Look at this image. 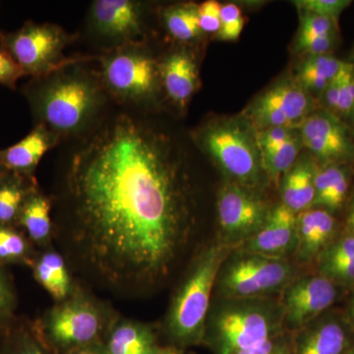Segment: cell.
<instances>
[{"mask_svg":"<svg viewBox=\"0 0 354 354\" xmlns=\"http://www.w3.org/2000/svg\"><path fill=\"white\" fill-rule=\"evenodd\" d=\"M37 188L34 177L6 169L0 174V225L15 227L25 202Z\"/></svg>","mask_w":354,"mask_h":354,"instance_id":"23","label":"cell"},{"mask_svg":"<svg viewBox=\"0 0 354 354\" xmlns=\"http://www.w3.org/2000/svg\"><path fill=\"white\" fill-rule=\"evenodd\" d=\"M291 333L283 332L266 341L230 354H290Z\"/></svg>","mask_w":354,"mask_h":354,"instance_id":"34","label":"cell"},{"mask_svg":"<svg viewBox=\"0 0 354 354\" xmlns=\"http://www.w3.org/2000/svg\"><path fill=\"white\" fill-rule=\"evenodd\" d=\"M88 20L90 32L109 50L143 44L145 39V4L140 1L97 0L91 6Z\"/></svg>","mask_w":354,"mask_h":354,"instance_id":"12","label":"cell"},{"mask_svg":"<svg viewBox=\"0 0 354 354\" xmlns=\"http://www.w3.org/2000/svg\"><path fill=\"white\" fill-rule=\"evenodd\" d=\"M3 171H4V169H3V167H2L1 164H0V174H1V172Z\"/></svg>","mask_w":354,"mask_h":354,"instance_id":"46","label":"cell"},{"mask_svg":"<svg viewBox=\"0 0 354 354\" xmlns=\"http://www.w3.org/2000/svg\"><path fill=\"white\" fill-rule=\"evenodd\" d=\"M346 62L330 53L307 55L298 67L297 82L314 97H322L329 84L341 71Z\"/></svg>","mask_w":354,"mask_h":354,"instance_id":"25","label":"cell"},{"mask_svg":"<svg viewBox=\"0 0 354 354\" xmlns=\"http://www.w3.org/2000/svg\"><path fill=\"white\" fill-rule=\"evenodd\" d=\"M295 248L297 214L283 203L272 207L269 218L257 234L237 247L249 252L290 260H292Z\"/></svg>","mask_w":354,"mask_h":354,"instance_id":"15","label":"cell"},{"mask_svg":"<svg viewBox=\"0 0 354 354\" xmlns=\"http://www.w3.org/2000/svg\"><path fill=\"white\" fill-rule=\"evenodd\" d=\"M158 67L165 95L177 108H186L200 85L195 57L184 48L174 50L158 62Z\"/></svg>","mask_w":354,"mask_h":354,"instance_id":"17","label":"cell"},{"mask_svg":"<svg viewBox=\"0 0 354 354\" xmlns=\"http://www.w3.org/2000/svg\"><path fill=\"white\" fill-rule=\"evenodd\" d=\"M266 94L283 109L295 129L299 130L310 114L316 111L315 97L297 81H283L266 91Z\"/></svg>","mask_w":354,"mask_h":354,"instance_id":"24","label":"cell"},{"mask_svg":"<svg viewBox=\"0 0 354 354\" xmlns=\"http://www.w3.org/2000/svg\"><path fill=\"white\" fill-rule=\"evenodd\" d=\"M0 354H51L39 341L32 324L9 322L0 327Z\"/></svg>","mask_w":354,"mask_h":354,"instance_id":"27","label":"cell"},{"mask_svg":"<svg viewBox=\"0 0 354 354\" xmlns=\"http://www.w3.org/2000/svg\"><path fill=\"white\" fill-rule=\"evenodd\" d=\"M35 279L48 291L55 302L68 297L75 288L64 256L57 250L46 248L35 257L31 265Z\"/></svg>","mask_w":354,"mask_h":354,"instance_id":"21","label":"cell"},{"mask_svg":"<svg viewBox=\"0 0 354 354\" xmlns=\"http://www.w3.org/2000/svg\"><path fill=\"white\" fill-rule=\"evenodd\" d=\"M65 354H108L104 348V344H94L86 348L75 349Z\"/></svg>","mask_w":354,"mask_h":354,"instance_id":"41","label":"cell"},{"mask_svg":"<svg viewBox=\"0 0 354 354\" xmlns=\"http://www.w3.org/2000/svg\"><path fill=\"white\" fill-rule=\"evenodd\" d=\"M71 41V35L50 23L28 22L17 31L0 34V48L13 57L25 75L35 79L82 62L81 58L65 57L64 51Z\"/></svg>","mask_w":354,"mask_h":354,"instance_id":"9","label":"cell"},{"mask_svg":"<svg viewBox=\"0 0 354 354\" xmlns=\"http://www.w3.org/2000/svg\"><path fill=\"white\" fill-rule=\"evenodd\" d=\"M162 19L169 34L180 43H192L202 36L197 4L178 3L167 7L162 10Z\"/></svg>","mask_w":354,"mask_h":354,"instance_id":"26","label":"cell"},{"mask_svg":"<svg viewBox=\"0 0 354 354\" xmlns=\"http://www.w3.org/2000/svg\"><path fill=\"white\" fill-rule=\"evenodd\" d=\"M302 12L316 14L324 17L339 19L344 9L351 6L348 0H301L295 2Z\"/></svg>","mask_w":354,"mask_h":354,"instance_id":"32","label":"cell"},{"mask_svg":"<svg viewBox=\"0 0 354 354\" xmlns=\"http://www.w3.org/2000/svg\"><path fill=\"white\" fill-rule=\"evenodd\" d=\"M349 291L316 271L302 272L279 295L283 326L295 333L332 309Z\"/></svg>","mask_w":354,"mask_h":354,"instance_id":"11","label":"cell"},{"mask_svg":"<svg viewBox=\"0 0 354 354\" xmlns=\"http://www.w3.org/2000/svg\"><path fill=\"white\" fill-rule=\"evenodd\" d=\"M348 297V301H346L344 310L346 312V317H348L349 323L353 326L354 330V288L349 291Z\"/></svg>","mask_w":354,"mask_h":354,"instance_id":"42","label":"cell"},{"mask_svg":"<svg viewBox=\"0 0 354 354\" xmlns=\"http://www.w3.org/2000/svg\"><path fill=\"white\" fill-rule=\"evenodd\" d=\"M302 141L300 132L281 145L261 152L263 169L269 180L279 184L283 176L297 162L298 155L301 150Z\"/></svg>","mask_w":354,"mask_h":354,"instance_id":"28","label":"cell"},{"mask_svg":"<svg viewBox=\"0 0 354 354\" xmlns=\"http://www.w3.org/2000/svg\"><path fill=\"white\" fill-rule=\"evenodd\" d=\"M118 315L102 300L78 285L68 297L44 312L32 329L51 354L104 344Z\"/></svg>","mask_w":354,"mask_h":354,"instance_id":"5","label":"cell"},{"mask_svg":"<svg viewBox=\"0 0 354 354\" xmlns=\"http://www.w3.org/2000/svg\"><path fill=\"white\" fill-rule=\"evenodd\" d=\"M272 207L262 191L227 181L216 197V241L235 249L259 232Z\"/></svg>","mask_w":354,"mask_h":354,"instance_id":"10","label":"cell"},{"mask_svg":"<svg viewBox=\"0 0 354 354\" xmlns=\"http://www.w3.org/2000/svg\"><path fill=\"white\" fill-rule=\"evenodd\" d=\"M299 130L286 127H274L257 131V142L260 152L270 150L297 136Z\"/></svg>","mask_w":354,"mask_h":354,"instance_id":"38","label":"cell"},{"mask_svg":"<svg viewBox=\"0 0 354 354\" xmlns=\"http://www.w3.org/2000/svg\"><path fill=\"white\" fill-rule=\"evenodd\" d=\"M283 332L279 297L216 298L207 317L203 346L213 354H230Z\"/></svg>","mask_w":354,"mask_h":354,"instance_id":"4","label":"cell"},{"mask_svg":"<svg viewBox=\"0 0 354 354\" xmlns=\"http://www.w3.org/2000/svg\"><path fill=\"white\" fill-rule=\"evenodd\" d=\"M24 75V72L13 57L0 48V85L15 88L17 81Z\"/></svg>","mask_w":354,"mask_h":354,"instance_id":"39","label":"cell"},{"mask_svg":"<svg viewBox=\"0 0 354 354\" xmlns=\"http://www.w3.org/2000/svg\"><path fill=\"white\" fill-rule=\"evenodd\" d=\"M339 234V223L328 209L313 207L300 212L297 215V248L293 262L299 267L315 264Z\"/></svg>","mask_w":354,"mask_h":354,"instance_id":"16","label":"cell"},{"mask_svg":"<svg viewBox=\"0 0 354 354\" xmlns=\"http://www.w3.org/2000/svg\"><path fill=\"white\" fill-rule=\"evenodd\" d=\"M102 344L108 354H153L164 346L157 328L120 316L109 328Z\"/></svg>","mask_w":354,"mask_h":354,"instance_id":"18","label":"cell"},{"mask_svg":"<svg viewBox=\"0 0 354 354\" xmlns=\"http://www.w3.org/2000/svg\"><path fill=\"white\" fill-rule=\"evenodd\" d=\"M57 142V137L44 125L37 124L18 143L0 151V164L6 171L32 177L44 153Z\"/></svg>","mask_w":354,"mask_h":354,"instance_id":"19","label":"cell"},{"mask_svg":"<svg viewBox=\"0 0 354 354\" xmlns=\"http://www.w3.org/2000/svg\"><path fill=\"white\" fill-rule=\"evenodd\" d=\"M302 272L292 260L234 249L216 277V298L279 297Z\"/></svg>","mask_w":354,"mask_h":354,"instance_id":"7","label":"cell"},{"mask_svg":"<svg viewBox=\"0 0 354 354\" xmlns=\"http://www.w3.org/2000/svg\"><path fill=\"white\" fill-rule=\"evenodd\" d=\"M100 78L106 94L134 106L151 101L160 86V67L143 44L108 50L100 57Z\"/></svg>","mask_w":354,"mask_h":354,"instance_id":"8","label":"cell"},{"mask_svg":"<svg viewBox=\"0 0 354 354\" xmlns=\"http://www.w3.org/2000/svg\"><path fill=\"white\" fill-rule=\"evenodd\" d=\"M353 346V326L337 307L291 333L290 354H346Z\"/></svg>","mask_w":354,"mask_h":354,"instance_id":"14","label":"cell"},{"mask_svg":"<svg viewBox=\"0 0 354 354\" xmlns=\"http://www.w3.org/2000/svg\"><path fill=\"white\" fill-rule=\"evenodd\" d=\"M339 93L337 116L348 124L354 120V73L349 62L339 72Z\"/></svg>","mask_w":354,"mask_h":354,"instance_id":"30","label":"cell"},{"mask_svg":"<svg viewBox=\"0 0 354 354\" xmlns=\"http://www.w3.org/2000/svg\"><path fill=\"white\" fill-rule=\"evenodd\" d=\"M337 35L328 36H298L297 50L307 55H326L337 43Z\"/></svg>","mask_w":354,"mask_h":354,"instance_id":"36","label":"cell"},{"mask_svg":"<svg viewBox=\"0 0 354 354\" xmlns=\"http://www.w3.org/2000/svg\"><path fill=\"white\" fill-rule=\"evenodd\" d=\"M299 132L302 145L321 165H348L354 158V140L348 124L325 109L310 114Z\"/></svg>","mask_w":354,"mask_h":354,"instance_id":"13","label":"cell"},{"mask_svg":"<svg viewBox=\"0 0 354 354\" xmlns=\"http://www.w3.org/2000/svg\"><path fill=\"white\" fill-rule=\"evenodd\" d=\"M153 354H185V351H179V349L172 348V346H162Z\"/></svg>","mask_w":354,"mask_h":354,"instance_id":"43","label":"cell"},{"mask_svg":"<svg viewBox=\"0 0 354 354\" xmlns=\"http://www.w3.org/2000/svg\"><path fill=\"white\" fill-rule=\"evenodd\" d=\"M50 212V198L37 188L25 202L16 223L32 244L44 248L50 246L53 235Z\"/></svg>","mask_w":354,"mask_h":354,"instance_id":"22","label":"cell"},{"mask_svg":"<svg viewBox=\"0 0 354 354\" xmlns=\"http://www.w3.org/2000/svg\"><path fill=\"white\" fill-rule=\"evenodd\" d=\"M64 193L71 255L116 292L164 283L196 225L189 176L171 141L130 113L104 121L79 144Z\"/></svg>","mask_w":354,"mask_h":354,"instance_id":"1","label":"cell"},{"mask_svg":"<svg viewBox=\"0 0 354 354\" xmlns=\"http://www.w3.org/2000/svg\"><path fill=\"white\" fill-rule=\"evenodd\" d=\"M349 64H351V66H353V73H354V50L353 53V55H351V62H348Z\"/></svg>","mask_w":354,"mask_h":354,"instance_id":"44","label":"cell"},{"mask_svg":"<svg viewBox=\"0 0 354 354\" xmlns=\"http://www.w3.org/2000/svg\"><path fill=\"white\" fill-rule=\"evenodd\" d=\"M80 62L35 79L26 90L37 124L44 125L58 140L84 134L106 104L108 94L100 75L88 72Z\"/></svg>","mask_w":354,"mask_h":354,"instance_id":"2","label":"cell"},{"mask_svg":"<svg viewBox=\"0 0 354 354\" xmlns=\"http://www.w3.org/2000/svg\"><path fill=\"white\" fill-rule=\"evenodd\" d=\"M232 250L216 239L195 256L177 286L160 329L165 346L183 351L203 346L216 277Z\"/></svg>","mask_w":354,"mask_h":354,"instance_id":"3","label":"cell"},{"mask_svg":"<svg viewBox=\"0 0 354 354\" xmlns=\"http://www.w3.org/2000/svg\"><path fill=\"white\" fill-rule=\"evenodd\" d=\"M346 354H354V346Z\"/></svg>","mask_w":354,"mask_h":354,"instance_id":"45","label":"cell"},{"mask_svg":"<svg viewBox=\"0 0 354 354\" xmlns=\"http://www.w3.org/2000/svg\"><path fill=\"white\" fill-rule=\"evenodd\" d=\"M221 4L216 0H208L198 6V17L202 32L216 34L220 32Z\"/></svg>","mask_w":354,"mask_h":354,"instance_id":"35","label":"cell"},{"mask_svg":"<svg viewBox=\"0 0 354 354\" xmlns=\"http://www.w3.org/2000/svg\"><path fill=\"white\" fill-rule=\"evenodd\" d=\"M197 145L218 165L227 181L263 190V169L257 131L245 115L207 123L197 130Z\"/></svg>","mask_w":354,"mask_h":354,"instance_id":"6","label":"cell"},{"mask_svg":"<svg viewBox=\"0 0 354 354\" xmlns=\"http://www.w3.org/2000/svg\"><path fill=\"white\" fill-rule=\"evenodd\" d=\"M16 306L12 283L0 266V327L9 323Z\"/></svg>","mask_w":354,"mask_h":354,"instance_id":"37","label":"cell"},{"mask_svg":"<svg viewBox=\"0 0 354 354\" xmlns=\"http://www.w3.org/2000/svg\"><path fill=\"white\" fill-rule=\"evenodd\" d=\"M221 29L218 32V39L223 41H235L241 36L244 27V18L239 7L234 3L221 6Z\"/></svg>","mask_w":354,"mask_h":354,"instance_id":"31","label":"cell"},{"mask_svg":"<svg viewBox=\"0 0 354 354\" xmlns=\"http://www.w3.org/2000/svg\"><path fill=\"white\" fill-rule=\"evenodd\" d=\"M344 232H348V234L354 236V198L351 200L348 212H346Z\"/></svg>","mask_w":354,"mask_h":354,"instance_id":"40","label":"cell"},{"mask_svg":"<svg viewBox=\"0 0 354 354\" xmlns=\"http://www.w3.org/2000/svg\"><path fill=\"white\" fill-rule=\"evenodd\" d=\"M317 164L310 158L298 160L281 178V203L293 213L313 208Z\"/></svg>","mask_w":354,"mask_h":354,"instance_id":"20","label":"cell"},{"mask_svg":"<svg viewBox=\"0 0 354 354\" xmlns=\"http://www.w3.org/2000/svg\"><path fill=\"white\" fill-rule=\"evenodd\" d=\"M337 34V20L305 12L301 17L298 36H328Z\"/></svg>","mask_w":354,"mask_h":354,"instance_id":"33","label":"cell"},{"mask_svg":"<svg viewBox=\"0 0 354 354\" xmlns=\"http://www.w3.org/2000/svg\"><path fill=\"white\" fill-rule=\"evenodd\" d=\"M32 242L14 225H0V266H31L34 261Z\"/></svg>","mask_w":354,"mask_h":354,"instance_id":"29","label":"cell"}]
</instances>
